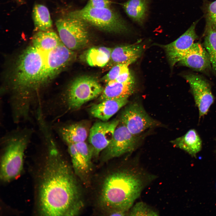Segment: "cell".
I'll list each match as a JSON object with an SVG mask.
<instances>
[{
  "label": "cell",
  "mask_w": 216,
  "mask_h": 216,
  "mask_svg": "<svg viewBox=\"0 0 216 216\" xmlns=\"http://www.w3.org/2000/svg\"><path fill=\"white\" fill-rule=\"evenodd\" d=\"M134 82H110L100 95L99 102L110 99L128 98L134 91Z\"/></svg>",
  "instance_id": "e0dca14e"
},
{
  "label": "cell",
  "mask_w": 216,
  "mask_h": 216,
  "mask_svg": "<svg viewBox=\"0 0 216 216\" xmlns=\"http://www.w3.org/2000/svg\"><path fill=\"white\" fill-rule=\"evenodd\" d=\"M34 132L31 127L19 126L8 131L1 138L2 152L0 178L3 181H11L21 173L25 152Z\"/></svg>",
  "instance_id": "3957f363"
},
{
  "label": "cell",
  "mask_w": 216,
  "mask_h": 216,
  "mask_svg": "<svg viewBox=\"0 0 216 216\" xmlns=\"http://www.w3.org/2000/svg\"><path fill=\"white\" fill-rule=\"evenodd\" d=\"M143 186L139 174L121 169L107 174L100 186L98 199L100 208L110 216H125L140 196Z\"/></svg>",
  "instance_id": "7a4b0ae2"
},
{
  "label": "cell",
  "mask_w": 216,
  "mask_h": 216,
  "mask_svg": "<svg viewBox=\"0 0 216 216\" xmlns=\"http://www.w3.org/2000/svg\"><path fill=\"white\" fill-rule=\"evenodd\" d=\"M198 21L194 22L188 29L175 40L163 46L171 67L178 62L197 38L195 28Z\"/></svg>",
  "instance_id": "7c38bea8"
},
{
  "label": "cell",
  "mask_w": 216,
  "mask_h": 216,
  "mask_svg": "<svg viewBox=\"0 0 216 216\" xmlns=\"http://www.w3.org/2000/svg\"><path fill=\"white\" fill-rule=\"evenodd\" d=\"M144 46L140 44L122 45L112 48L110 58L106 66L111 68L118 64L130 65L141 55Z\"/></svg>",
  "instance_id": "5bb4252c"
},
{
  "label": "cell",
  "mask_w": 216,
  "mask_h": 216,
  "mask_svg": "<svg viewBox=\"0 0 216 216\" xmlns=\"http://www.w3.org/2000/svg\"><path fill=\"white\" fill-rule=\"evenodd\" d=\"M148 0H128L122 4L127 14L134 21L142 25L147 14Z\"/></svg>",
  "instance_id": "44dd1931"
},
{
  "label": "cell",
  "mask_w": 216,
  "mask_h": 216,
  "mask_svg": "<svg viewBox=\"0 0 216 216\" xmlns=\"http://www.w3.org/2000/svg\"><path fill=\"white\" fill-rule=\"evenodd\" d=\"M128 102V98L105 100L92 105L90 112L93 117L107 121Z\"/></svg>",
  "instance_id": "2e32d148"
},
{
  "label": "cell",
  "mask_w": 216,
  "mask_h": 216,
  "mask_svg": "<svg viewBox=\"0 0 216 216\" xmlns=\"http://www.w3.org/2000/svg\"><path fill=\"white\" fill-rule=\"evenodd\" d=\"M129 212L130 216H158V212L145 203L140 202L132 207Z\"/></svg>",
  "instance_id": "cb8c5ba5"
},
{
  "label": "cell",
  "mask_w": 216,
  "mask_h": 216,
  "mask_svg": "<svg viewBox=\"0 0 216 216\" xmlns=\"http://www.w3.org/2000/svg\"><path fill=\"white\" fill-rule=\"evenodd\" d=\"M178 63L200 72L205 71L212 67L208 52L199 43H194Z\"/></svg>",
  "instance_id": "4fadbf2b"
},
{
  "label": "cell",
  "mask_w": 216,
  "mask_h": 216,
  "mask_svg": "<svg viewBox=\"0 0 216 216\" xmlns=\"http://www.w3.org/2000/svg\"><path fill=\"white\" fill-rule=\"evenodd\" d=\"M112 48L104 46L91 47L83 55L85 61L92 67H103L109 62Z\"/></svg>",
  "instance_id": "d6986e66"
},
{
  "label": "cell",
  "mask_w": 216,
  "mask_h": 216,
  "mask_svg": "<svg viewBox=\"0 0 216 216\" xmlns=\"http://www.w3.org/2000/svg\"><path fill=\"white\" fill-rule=\"evenodd\" d=\"M57 142L56 136L51 135L42 144L47 159L39 190L40 213L46 216L77 215L84 206L80 181L72 166L62 158Z\"/></svg>",
  "instance_id": "6da1fadb"
},
{
  "label": "cell",
  "mask_w": 216,
  "mask_h": 216,
  "mask_svg": "<svg viewBox=\"0 0 216 216\" xmlns=\"http://www.w3.org/2000/svg\"><path fill=\"white\" fill-rule=\"evenodd\" d=\"M62 42L59 36L52 31H39L34 34L32 39V45L45 52L56 47Z\"/></svg>",
  "instance_id": "ffe728a7"
},
{
  "label": "cell",
  "mask_w": 216,
  "mask_h": 216,
  "mask_svg": "<svg viewBox=\"0 0 216 216\" xmlns=\"http://www.w3.org/2000/svg\"><path fill=\"white\" fill-rule=\"evenodd\" d=\"M74 56V51L68 48L62 42L46 52L43 86L58 74L71 62Z\"/></svg>",
  "instance_id": "9c48e42d"
},
{
  "label": "cell",
  "mask_w": 216,
  "mask_h": 216,
  "mask_svg": "<svg viewBox=\"0 0 216 216\" xmlns=\"http://www.w3.org/2000/svg\"><path fill=\"white\" fill-rule=\"evenodd\" d=\"M174 146L195 157L201 150L202 140L196 131L191 129L182 136L171 141Z\"/></svg>",
  "instance_id": "ac0fdd59"
},
{
  "label": "cell",
  "mask_w": 216,
  "mask_h": 216,
  "mask_svg": "<svg viewBox=\"0 0 216 216\" xmlns=\"http://www.w3.org/2000/svg\"><path fill=\"white\" fill-rule=\"evenodd\" d=\"M80 155L87 166L92 170V153L90 145L85 141L75 144Z\"/></svg>",
  "instance_id": "d4e9b609"
},
{
  "label": "cell",
  "mask_w": 216,
  "mask_h": 216,
  "mask_svg": "<svg viewBox=\"0 0 216 216\" xmlns=\"http://www.w3.org/2000/svg\"><path fill=\"white\" fill-rule=\"evenodd\" d=\"M128 66L124 64H118L113 66L103 77L102 81L106 84L115 80L121 74L129 68Z\"/></svg>",
  "instance_id": "484cf974"
},
{
  "label": "cell",
  "mask_w": 216,
  "mask_h": 216,
  "mask_svg": "<svg viewBox=\"0 0 216 216\" xmlns=\"http://www.w3.org/2000/svg\"><path fill=\"white\" fill-rule=\"evenodd\" d=\"M208 12L209 22L216 27V0L209 4Z\"/></svg>",
  "instance_id": "83f0119b"
},
{
  "label": "cell",
  "mask_w": 216,
  "mask_h": 216,
  "mask_svg": "<svg viewBox=\"0 0 216 216\" xmlns=\"http://www.w3.org/2000/svg\"><path fill=\"white\" fill-rule=\"evenodd\" d=\"M119 123L118 119L96 122L89 132L88 140L92 153V159L98 157L112 140L115 130Z\"/></svg>",
  "instance_id": "8fae6325"
},
{
  "label": "cell",
  "mask_w": 216,
  "mask_h": 216,
  "mask_svg": "<svg viewBox=\"0 0 216 216\" xmlns=\"http://www.w3.org/2000/svg\"><path fill=\"white\" fill-rule=\"evenodd\" d=\"M119 120L120 123L135 135L148 128L161 124L150 117L142 105L137 102L131 103L126 106L122 112Z\"/></svg>",
  "instance_id": "52a82bcc"
},
{
  "label": "cell",
  "mask_w": 216,
  "mask_h": 216,
  "mask_svg": "<svg viewBox=\"0 0 216 216\" xmlns=\"http://www.w3.org/2000/svg\"><path fill=\"white\" fill-rule=\"evenodd\" d=\"M137 136L132 134L119 122L112 140L103 151L102 162H106L133 151L138 142Z\"/></svg>",
  "instance_id": "ba28073f"
},
{
  "label": "cell",
  "mask_w": 216,
  "mask_h": 216,
  "mask_svg": "<svg viewBox=\"0 0 216 216\" xmlns=\"http://www.w3.org/2000/svg\"><path fill=\"white\" fill-rule=\"evenodd\" d=\"M32 17L35 29L41 31H51L52 22L48 9L44 5H35L33 10Z\"/></svg>",
  "instance_id": "7402d4cb"
},
{
  "label": "cell",
  "mask_w": 216,
  "mask_h": 216,
  "mask_svg": "<svg viewBox=\"0 0 216 216\" xmlns=\"http://www.w3.org/2000/svg\"><path fill=\"white\" fill-rule=\"evenodd\" d=\"M104 88L95 78L82 76L76 78L69 87L62 103L45 112V115L61 105L68 110H76L86 103L100 96Z\"/></svg>",
  "instance_id": "5b68a950"
},
{
  "label": "cell",
  "mask_w": 216,
  "mask_h": 216,
  "mask_svg": "<svg viewBox=\"0 0 216 216\" xmlns=\"http://www.w3.org/2000/svg\"><path fill=\"white\" fill-rule=\"evenodd\" d=\"M33 119H34V116H33V119H32V121H30V122H32L33 121ZM13 122H14L15 124H20V123H16V122H14L13 121ZM22 123H25V122H22Z\"/></svg>",
  "instance_id": "f1b7e54d"
},
{
  "label": "cell",
  "mask_w": 216,
  "mask_h": 216,
  "mask_svg": "<svg viewBox=\"0 0 216 216\" xmlns=\"http://www.w3.org/2000/svg\"><path fill=\"white\" fill-rule=\"evenodd\" d=\"M184 77L189 84L200 118L207 114L214 101L211 86L206 80L196 74H188Z\"/></svg>",
  "instance_id": "30bf717a"
},
{
  "label": "cell",
  "mask_w": 216,
  "mask_h": 216,
  "mask_svg": "<svg viewBox=\"0 0 216 216\" xmlns=\"http://www.w3.org/2000/svg\"><path fill=\"white\" fill-rule=\"evenodd\" d=\"M110 2L109 0H88L85 7L92 8H110Z\"/></svg>",
  "instance_id": "4316f807"
},
{
  "label": "cell",
  "mask_w": 216,
  "mask_h": 216,
  "mask_svg": "<svg viewBox=\"0 0 216 216\" xmlns=\"http://www.w3.org/2000/svg\"><path fill=\"white\" fill-rule=\"evenodd\" d=\"M56 25L62 42L69 49L80 50L88 43L87 24L82 20L67 15L58 19Z\"/></svg>",
  "instance_id": "8992f818"
},
{
  "label": "cell",
  "mask_w": 216,
  "mask_h": 216,
  "mask_svg": "<svg viewBox=\"0 0 216 216\" xmlns=\"http://www.w3.org/2000/svg\"><path fill=\"white\" fill-rule=\"evenodd\" d=\"M68 15L81 19L87 24L103 31L121 33L128 32V27L119 15L110 8L84 7L70 12Z\"/></svg>",
  "instance_id": "277c9868"
},
{
  "label": "cell",
  "mask_w": 216,
  "mask_h": 216,
  "mask_svg": "<svg viewBox=\"0 0 216 216\" xmlns=\"http://www.w3.org/2000/svg\"><path fill=\"white\" fill-rule=\"evenodd\" d=\"M54 132L68 145L85 141L88 130L84 125L79 123L60 126L56 122L52 123Z\"/></svg>",
  "instance_id": "9a60e30c"
},
{
  "label": "cell",
  "mask_w": 216,
  "mask_h": 216,
  "mask_svg": "<svg viewBox=\"0 0 216 216\" xmlns=\"http://www.w3.org/2000/svg\"><path fill=\"white\" fill-rule=\"evenodd\" d=\"M204 46L209 55L212 67L216 73V27L209 22L206 27Z\"/></svg>",
  "instance_id": "603a6c76"
}]
</instances>
